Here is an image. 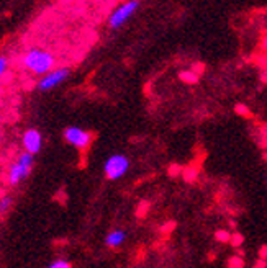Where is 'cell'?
Segmentation results:
<instances>
[{
  "mask_svg": "<svg viewBox=\"0 0 267 268\" xmlns=\"http://www.w3.org/2000/svg\"><path fill=\"white\" fill-rule=\"evenodd\" d=\"M261 80L264 82V84H267V71L262 72V75H261Z\"/></svg>",
  "mask_w": 267,
  "mask_h": 268,
  "instance_id": "603a6c76",
  "label": "cell"
},
{
  "mask_svg": "<svg viewBox=\"0 0 267 268\" xmlns=\"http://www.w3.org/2000/svg\"><path fill=\"white\" fill-rule=\"evenodd\" d=\"M169 175L171 177H177V175H182V167L177 164H172L171 167H169Z\"/></svg>",
  "mask_w": 267,
  "mask_h": 268,
  "instance_id": "2e32d148",
  "label": "cell"
},
{
  "mask_svg": "<svg viewBox=\"0 0 267 268\" xmlns=\"http://www.w3.org/2000/svg\"><path fill=\"white\" fill-rule=\"evenodd\" d=\"M215 239L218 242L226 244V242L231 241V234H230V231H225V229H218V231L215 232Z\"/></svg>",
  "mask_w": 267,
  "mask_h": 268,
  "instance_id": "8fae6325",
  "label": "cell"
},
{
  "mask_svg": "<svg viewBox=\"0 0 267 268\" xmlns=\"http://www.w3.org/2000/svg\"><path fill=\"white\" fill-rule=\"evenodd\" d=\"M130 170V159L123 154H113L105 160L104 172L108 180H118Z\"/></svg>",
  "mask_w": 267,
  "mask_h": 268,
  "instance_id": "277c9868",
  "label": "cell"
},
{
  "mask_svg": "<svg viewBox=\"0 0 267 268\" xmlns=\"http://www.w3.org/2000/svg\"><path fill=\"white\" fill-rule=\"evenodd\" d=\"M236 113L238 115H241V116H251V111L249 108H247L246 105H236Z\"/></svg>",
  "mask_w": 267,
  "mask_h": 268,
  "instance_id": "ac0fdd59",
  "label": "cell"
},
{
  "mask_svg": "<svg viewBox=\"0 0 267 268\" xmlns=\"http://www.w3.org/2000/svg\"><path fill=\"white\" fill-rule=\"evenodd\" d=\"M264 159H266V160H267V152H266V154H264Z\"/></svg>",
  "mask_w": 267,
  "mask_h": 268,
  "instance_id": "cb8c5ba5",
  "label": "cell"
},
{
  "mask_svg": "<svg viewBox=\"0 0 267 268\" xmlns=\"http://www.w3.org/2000/svg\"><path fill=\"white\" fill-rule=\"evenodd\" d=\"M203 69H205V66H203L202 62H197V64H193L192 72H195V74L200 77V74H203Z\"/></svg>",
  "mask_w": 267,
  "mask_h": 268,
  "instance_id": "d6986e66",
  "label": "cell"
},
{
  "mask_svg": "<svg viewBox=\"0 0 267 268\" xmlns=\"http://www.w3.org/2000/svg\"><path fill=\"white\" fill-rule=\"evenodd\" d=\"M266 267H267L266 260H261V258H259V260H257V262L254 263V268H266Z\"/></svg>",
  "mask_w": 267,
  "mask_h": 268,
  "instance_id": "44dd1931",
  "label": "cell"
},
{
  "mask_svg": "<svg viewBox=\"0 0 267 268\" xmlns=\"http://www.w3.org/2000/svg\"><path fill=\"white\" fill-rule=\"evenodd\" d=\"M266 182H267V180H266Z\"/></svg>",
  "mask_w": 267,
  "mask_h": 268,
  "instance_id": "d4e9b609",
  "label": "cell"
},
{
  "mask_svg": "<svg viewBox=\"0 0 267 268\" xmlns=\"http://www.w3.org/2000/svg\"><path fill=\"white\" fill-rule=\"evenodd\" d=\"M64 139L77 149H87L92 143V134L79 126H69L64 129Z\"/></svg>",
  "mask_w": 267,
  "mask_h": 268,
  "instance_id": "5b68a950",
  "label": "cell"
},
{
  "mask_svg": "<svg viewBox=\"0 0 267 268\" xmlns=\"http://www.w3.org/2000/svg\"><path fill=\"white\" fill-rule=\"evenodd\" d=\"M179 79H181L182 82H186V84H197L198 75L192 71H182L181 74H179Z\"/></svg>",
  "mask_w": 267,
  "mask_h": 268,
  "instance_id": "9c48e42d",
  "label": "cell"
},
{
  "mask_svg": "<svg viewBox=\"0 0 267 268\" xmlns=\"http://www.w3.org/2000/svg\"><path fill=\"white\" fill-rule=\"evenodd\" d=\"M139 5H141V3L136 2V0H131V2L121 3L120 7H116L115 10L110 13L108 26L111 28V30H118V28H121L131 17L134 15V13H136Z\"/></svg>",
  "mask_w": 267,
  "mask_h": 268,
  "instance_id": "3957f363",
  "label": "cell"
},
{
  "mask_svg": "<svg viewBox=\"0 0 267 268\" xmlns=\"http://www.w3.org/2000/svg\"><path fill=\"white\" fill-rule=\"evenodd\" d=\"M242 242H244V236L242 234H240V232H235V234H231V241H230V244L235 248H238V247H241L242 245Z\"/></svg>",
  "mask_w": 267,
  "mask_h": 268,
  "instance_id": "4fadbf2b",
  "label": "cell"
},
{
  "mask_svg": "<svg viewBox=\"0 0 267 268\" xmlns=\"http://www.w3.org/2000/svg\"><path fill=\"white\" fill-rule=\"evenodd\" d=\"M23 66L36 75H46L54 66V57L51 52L43 49H30L23 56Z\"/></svg>",
  "mask_w": 267,
  "mask_h": 268,
  "instance_id": "6da1fadb",
  "label": "cell"
},
{
  "mask_svg": "<svg viewBox=\"0 0 267 268\" xmlns=\"http://www.w3.org/2000/svg\"><path fill=\"white\" fill-rule=\"evenodd\" d=\"M48 268H72V267H71V263L67 262V260H61V258H59V260L53 262Z\"/></svg>",
  "mask_w": 267,
  "mask_h": 268,
  "instance_id": "9a60e30c",
  "label": "cell"
},
{
  "mask_svg": "<svg viewBox=\"0 0 267 268\" xmlns=\"http://www.w3.org/2000/svg\"><path fill=\"white\" fill-rule=\"evenodd\" d=\"M23 147L25 152L35 155L41 150L43 147V136L38 129H27L23 134Z\"/></svg>",
  "mask_w": 267,
  "mask_h": 268,
  "instance_id": "52a82bcc",
  "label": "cell"
},
{
  "mask_svg": "<svg viewBox=\"0 0 267 268\" xmlns=\"http://www.w3.org/2000/svg\"><path fill=\"white\" fill-rule=\"evenodd\" d=\"M7 67H8V59L5 56H0V79H2L3 74H5Z\"/></svg>",
  "mask_w": 267,
  "mask_h": 268,
  "instance_id": "e0dca14e",
  "label": "cell"
},
{
  "mask_svg": "<svg viewBox=\"0 0 267 268\" xmlns=\"http://www.w3.org/2000/svg\"><path fill=\"white\" fill-rule=\"evenodd\" d=\"M125 241H126V232L121 231V229H115V231L107 234V237H105V244L111 248L120 247Z\"/></svg>",
  "mask_w": 267,
  "mask_h": 268,
  "instance_id": "ba28073f",
  "label": "cell"
},
{
  "mask_svg": "<svg viewBox=\"0 0 267 268\" xmlns=\"http://www.w3.org/2000/svg\"><path fill=\"white\" fill-rule=\"evenodd\" d=\"M259 258L261 260H267V245H262L259 248Z\"/></svg>",
  "mask_w": 267,
  "mask_h": 268,
  "instance_id": "ffe728a7",
  "label": "cell"
},
{
  "mask_svg": "<svg viewBox=\"0 0 267 268\" xmlns=\"http://www.w3.org/2000/svg\"><path fill=\"white\" fill-rule=\"evenodd\" d=\"M261 46H262V49H266V51H267V33L264 35V38H262V43H261Z\"/></svg>",
  "mask_w": 267,
  "mask_h": 268,
  "instance_id": "7402d4cb",
  "label": "cell"
},
{
  "mask_svg": "<svg viewBox=\"0 0 267 268\" xmlns=\"http://www.w3.org/2000/svg\"><path fill=\"white\" fill-rule=\"evenodd\" d=\"M67 77H69V69H67V67H59V69H54V71L48 72L46 75H43L40 82H38V89L41 92L53 90L54 87L61 85Z\"/></svg>",
  "mask_w": 267,
  "mask_h": 268,
  "instance_id": "8992f818",
  "label": "cell"
},
{
  "mask_svg": "<svg viewBox=\"0 0 267 268\" xmlns=\"http://www.w3.org/2000/svg\"><path fill=\"white\" fill-rule=\"evenodd\" d=\"M182 175H184V180L186 182H195V178H197V169L195 167H187V169H184L182 170Z\"/></svg>",
  "mask_w": 267,
  "mask_h": 268,
  "instance_id": "30bf717a",
  "label": "cell"
},
{
  "mask_svg": "<svg viewBox=\"0 0 267 268\" xmlns=\"http://www.w3.org/2000/svg\"><path fill=\"white\" fill-rule=\"evenodd\" d=\"M12 198L10 196H3L2 199H0V213H7L8 209H10L12 206Z\"/></svg>",
  "mask_w": 267,
  "mask_h": 268,
  "instance_id": "5bb4252c",
  "label": "cell"
},
{
  "mask_svg": "<svg viewBox=\"0 0 267 268\" xmlns=\"http://www.w3.org/2000/svg\"><path fill=\"white\" fill-rule=\"evenodd\" d=\"M228 268H244V258L240 255H233L228 260Z\"/></svg>",
  "mask_w": 267,
  "mask_h": 268,
  "instance_id": "7c38bea8",
  "label": "cell"
},
{
  "mask_svg": "<svg viewBox=\"0 0 267 268\" xmlns=\"http://www.w3.org/2000/svg\"><path fill=\"white\" fill-rule=\"evenodd\" d=\"M33 167V155L28 152H22L18 155L17 162H13L8 169V183L10 185H18L22 180H25L31 172Z\"/></svg>",
  "mask_w": 267,
  "mask_h": 268,
  "instance_id": "7a4b0ae2",
  "label": "cell"
}]
</instances>
